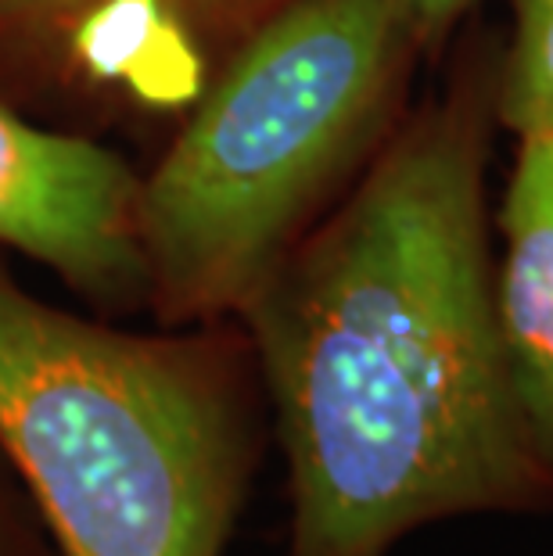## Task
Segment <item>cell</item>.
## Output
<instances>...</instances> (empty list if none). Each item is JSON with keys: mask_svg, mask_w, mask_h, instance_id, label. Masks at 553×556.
<instances>
[{"mask_svg": "<svg viewBox=\"0 0 553 556\" xmlns=\"http://www.w3.org/2000/svg\"><path fill=\"white\" fill-rule=\"evenodd\" d=\"M497 58L475 33L238 316L288 464L285 556H388L453 517L553 514L497 327Z\"/></svg>", "mask_w": 553, "mask_h": 556, "instance_id": "1", "label": "cell"}, {"mask_svg": "<svg viewBox=\"0 0 553 556\" xmlns=\"http://www.w3.org/2000/svg\"><path fill=\"white\" fill-rule=\"evenodd\" d=\"M266 424L238 319L137 334L0 266V453L65 556H227Z\"/></svg>", "mask_w": 553, "mask_h": 556, "instance_id": "2", "label": "cell"}, {"mask_svg": "<svg viewBox=\"0 0 553 556\" xmlns=\"http://www.w3.org/2000/svg\"><path fill=\"white\" fill-rule=\"evenodd\" d=\"M420 47L395 0H299L213 76L137 194L148 309L227 324L403 119Z\"/></svg>", "mask_w": 553, "mask_h": 556, "instance_id": "3", "label": "cell"}, {"mask_svg": "<svg viewBox=\"0 0 553 556\" xmlns=\"http://www.w3.org/2000/svg\"><path fill=\"white\" fill-rule=\"evenodd\" d=\"M299 0H0V65L191 112L244 40Z\"/></svg>", "mask_w": 553, "mask_h": 556, "instance_id": "4", "label": "cell"}, {"mask_svg": "<svg viewBox=\"0 0 553 556\" xmlns=\"http://www.w3.org/2000/svg\"><path fill=\"white\" fill-rule=\"evenodd\" d=\"M137 194L140 176L120 151L37 126L0 101V244L104 313L148 305Z\"/></svg>", "mask_w": 553, "mask_h": 556, "instance_id": "5", "label": "cell"}, {"mask_svg": "<svg viewBox=\"0 0 553 556\" xmlns=\"http://www.w3.org/2000/svg\"><path fill=\"white\" fill-rule=\"evenodd\" d=\"M492 269L511 392L539 464L553 478V137L517 140L497 212Z\"/></svg>", "mask_w": 553, "mask_h": 556, "instance_id": "6", "label": "cell"}, {"mask_svg": "<svg viewBox=\"0 0 553 556\" xmlns=\"http://www.w3.org/2000/svg\"><path fill=\"white\" fill-rule=\"evenodd\" d=\"M497 58V123L517 140L553 137V0H511Z\"/></svg>", "mask_w": 553, "mask_h": 556, "instance_id": "7", "label": "cell"}, {"mask_svg": "<svg viewBox=\"0 0 553 556\" xmlns=\"http://www.w3.org/2000/svg\"><path fill=\"white\" fill-rule=\"evenodd\" d=\"M0 556H65L4 453H0Z\"/></svg>", "mask_w": 553, "mask_h": 556, "instance_id": "8", "label": "cell"}, {"mask_svg": "<svg viewBox=\"0 0 553 556\" xmlns=\"http://www.w3.org/2000/svg\"><path fill=\"white\" fill-rule=\"evenodd\" d=\"M478 0H395L410 37L417 40L420 54H439L453 33L464 26V18L475 11Z\"/></svg>", "mask_w": 553, "mask_h": 556, "instance_id": "9", "label": "cell"}]
</instances>
